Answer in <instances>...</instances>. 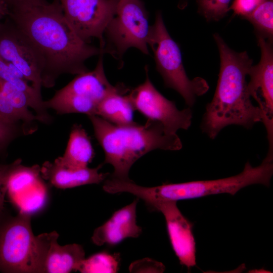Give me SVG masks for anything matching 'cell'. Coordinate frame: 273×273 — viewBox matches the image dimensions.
I'll use <instances>...</instances> for the list:
<instances>
[{"label": "cell", "mask_w": 273, "mask_h": 273, "mask_svg": "<svg viewBox=\"0 0 273 273\" xmlns=\"http://www.w3.org/2000/svg\"><path fill=\"white\" fill-rule=\"evenodd\" d=\"M8 17L41 56L44 64L42 85L46 87H53L61 74L77 75L88 71L85 61L106 53L77 35L66 19L59 0L11 11Z\"/></svg>", "instance_id": "obj_1"}, {"label": "cell", "mask_w": 273, "mask_h": 273, "mask_svg": "<svg viewBox=\"0 0 273 273\" xmlns=\"http://www.w3.org/2000/svg\"><path fill=\"white\" fill-rule=\"evenodd\" d=\"M213 37L219 53L220 70L215 92L200 125L202 132L212 140L229 125L251 129L262 121L261 111L252 103L247 90L246 77L252 60L246 51L231 49L219 34Z\"/></svg>", "instance_id": "obj_2"}, {"label": "cell", "mask_w": 273, "mask_h": 273, "mask_svg": "<svg viewBox=\"0 0 273 273\" xmlns=\"http://www.w3.org/2000/svg\"><path fill=\"white\" fill-rule=\"evenodd\" d=\"M95 136L105 154L104 164L114 169L110 177L129 180V171L141 157L156 149L177 151L182 143L176 133L168 131L160 122L148 120L144 124L135 122L117 125L103 118L88 116Z\"/></svg>", "instance_id": "obj_3"}, {"label": "cell", "mask_w": 273, "mask_h": 273, "mask_svg": "<svg viewBox=\"0 0 273 273\" xmlns=\"http://www.w3.org/2000/svg\"><path fill=\"white\" fill-rule=\"evenodd\" d=\"M273 174V158L265 157L260 165L253 167L247 162L243 170L236 175L209 180L181 183H164L147 187L132 180L120 181L116 185L118 193H128L141 199L150 207L160 202L196 199L209 195L228 193L235 195L241 189L254 184L270 185Z\"/></svg>", "instance_id": "obj_4"}, {"label": "cell", "mask_w": 273, "mask_h": 273, "mask_svg": "<svg viewBox=\"0 0 273 273\" xmlns=\"http://www.w3.org/2000/svg\"><path fill=\"white\" fill-rule=\"evenodd\" d=\"M30 220L26 211L0 220L1 271L42 273V240L33 234Z\"/></svg>", "instance_id": "obj_5"}, {"label": "cell", "mask_w": 273, "mask_h": 273, "mask_svg": "<svg viewBox=\"0 0 273 273\" xmlns=\"http://www.w3.org/2000/svg\"><path fill=\"white\" fill-rule=\"evenodd\" d=\"M148 46L154 53L156 69L165 87L175 90L188 107H192L196 98L207 92L209 85L202 78L190 79L188 77L179 48L169 35L160 12L156 14L154 24L151 26Z\"/></svg>", "instance_id": "obj_6"}, {"label": "cell", "mask_w": 273, "mask_h": 273, "mask_svg": "<svg viewBox=\"0 0 273 273\" xmlns=\"http://www.w3.org/2000/svg\"><path fill=\"white\" fill-rule=\"evenodd\" d=\"M103 54L100 55L95 68L76 75L65 86L57 91L50 100L44 101L46 108L59 114L82 113L96 115L102 100L115 86L108 80L103 66Z\"/></svg>", "instance_id": "obj_7"}, {"label": "cell", "mask_w": 273, "mask_h": 273, "mask_svg": "<svg viewBox=\"0 0 273 273\" xmlns=\"http://www.w3.org/2000/svg\"><path fill=\"white\" fill-rule=\"evenodd\" d=\"M151 30L148 14L142 1L118 0L115 15L104 32L108 41L104 48L106 53L120 58L133 47L149 55Z\"/></svg>", "instance_id": "obj_8"}, {"label": "cell", "mask_w": 273, "mask_h": 273, "mask_svg": "<svg viewBox=\"0 0 273 273\" xmlns=\"http://www.w3.org/2000/svg\"><path fill=\"white\" fill-rule=\"evenodd\" d=\"M145 71V81L128 93L134 110L148 120L161 123L171 133H176L180 129H188L192 123L191 108L178 109L173 101L166 99L152 84L147 66Z\"/></svg>", "instance_id": "obj_9"}, {"label": "cell", "mask_w": 273, "mask_h": 273, "mask_svg": "<svg viewBox=\"0 0 273 273\" xmlns=\"http://www.w3.org/2000/svg\"><path fill=\"white\" fill-rule=\"evenodd\" d=\"M0 57L17 67L31 86L41 93L43 59L25 34L10 19L0 22Z\"/></svg>", "instance_id": "obj_10"}, {"label": "cell", "mask_w": 273, "mask_h": 273, "mask_svg": "<svg viewBox=\"0 0 273 273\" xmlns=\"http://www.w3.org/2000/svg\"><path fill=\"white\" fill-rule=\"evenodd\" d=\"M64 15L75 33L87 42L100 41L104 50L105 30L114 17L118 0H59Z\"/></svg>", "instance_id": "obj_11"}, {"label": "cell", "mask_w": 273, "mask_h": 273, "mask_svg": "<svg viewBox=\"0 0 273 273\" xmlns=\"http://www.w3.org/2000/svg\"><path fill=\"white\" fill-rule=\"evenodd\" d=\"M261 58L252 65L248 73L247 90L257 102L262 114V122L267 133L268 147L273 146V50L272 42L257 35Z\"/></svg>", "instance_id": "obj_12"}, {"label": "cell", "mask_w": 273, "mask_h": 273, "mask_svg": "<svg viewBox=\"0 0 273 273\" xmlns=\"http://www.w3.org/2000/svg\"><path fill=\"white\" fill-rule=\"evenodd\" d=\"M175 201L155 203L149 208L161 212L164 216L169 241L179 263L188 270L196 265V242L193 223L185 217Z\"/></svg>", "instance_id": "obj_13"}, {"label": "cell", "mask_w": 273, "mask_h": 273, "mask_svg": "<svg viewBox=\"0 0 273 273\" xmlns=\"http://www.w3.org/2000/svg\"><path fill=\"white\" fill-rule=\"evenodd\" d=\"M56 231L40 234L43 247L42 270L45 273H68L78 269L85 258L83 247L77 244L61 246Z\"/></svg>", "instance_id": "obj_14"}, {"label": "cell", "mask_w": 273, "mask_h": 273, "mask_svg": "<svg viewBox=\"0 0 273 273\" xmlns=\"http://www.w3.org/2000/svg\"><path fill=\"white\" fill-rule=\"evenodd\" d=\"M139 199L115 211L111 217L94 231L93 242L97 246L116 245L125 239L138 238L142 229L136 223V208Z\"/></svg>", "instance_id": "obj_15"}, {"label": "cell", "mask_w": 273, "mask_h": 273, "mask_svg": "<svg viewBox=\"0 0 273 273\" xmlns=\"http://www.w3.org/2000/svg\"><path fill=\"white\" fill-rule=\"evenodd\" d=\"M102 164L96 168L88 167L79 169L66 168L55 161H46L40 167L42 177L59 189H68L103 182L109 175L99 171Z\"/></svg>", "instance_id": "obj_16"}, {"label": "cell", "mask_w": 273, "mask_h": 273, "mask_svg": "<svg viewBox=\"0 0 273 273\" xmlns=\"http://www.w3.org/2000/svg\"><path fill=\"white\" fill-rule=\"evenodd\" d=\"M95 157V151L89 136L81 125L72 126L64 155L55 161L72 169L87 167Z\"/></svg>", "instance_id": "obj_17"}, {"label": "cell", "mask_w": 273, "mask_h": 273, "mask_svg": "<svg viewBox=\"0 0 273 273\" xmlns=\"http://www.w3.org/2000/svg\"><path fill=\"white\" fill-rule=\"evenodd\" d=\"M129 90L123 84L115 85L114 89L100 103L96 115L117 125L134 122L135 110L127 94Z\"/></svg>", "instance_id": "obj_18"}, {"label": "cell", "mask_w": 273, "mask_h": 273, "mask_svg": "<svg viewBox=\"0 0 273 273\" xmlns=\"http://www.w3.org/2000/svg\"><path fill=\"white\" fill-rule=\"evenodd\" d=\"M0 79L12 84L23 92L28 97L30 107L36 112L38 120L47 122L50 120L47 109L42 99L41 93L34 88L26 80L16 76L8 64L0 57Z\"/></svg>", "instance_id": "obj_19"}, {"label": "cell", "mask_w": 273, "mask_h": 273, "mask_svg": "<svg viewBox=\"0 0 273 273\" xmlns=\"http://www.w3.org/2000/svg\"><path fill=\"white\" fill-rule=\"evenodd\" d=\"M254 26L256 35L272 42L273 36V1L265 0L243 18Z\"/></svg>", "instance_id": "obj_20"}, {"label": "cell", "mask_w": 273, "mask_h": 273, "mask_svg": "<svg viewBox=\"0 0 273 273\" xmlns=\"http://www.w3.org/2000/svg\"><path fill=\"white\" fill-rule=\"evenodd\" d=\"M40 174V167L38 165L26 167L19 164L9 177L7 192L12 195L21 193L35 184Z\"/></svg>", "instance_id": "obj_21"}, {"label": "cell", "mask_w": 273, "mask_h": 273, "mask_svg": "<svg viewBox=\"0 0 273 273\" xmlns=\"http://www.w3.org/2000/svg\"><path fill=\"white\" fill-rule=\"evenodd\" d=\"M120 260L119 254L99 252L84 258L78 271L82 273H115L119 269Z\"/></svg>", "instance_id": "obj_22"}, {"label": "cell", "mask_w": 273, "mask_h": 273, "mask_svg": "<svg viewBox=\"0 0 273 273\" xmlns=\"http://www.w3.org/2000/svg\"><path fill=\"white\" fill-rule=\"evenodd\" d=\"M231 0H197L198 11L207 21H218L229 11Z\"/></svg>", "instance_id": "obj_23"}, {"label": "cell", "mask_w": 273, "mask_h": 273, "mask_svg": "<svg viewBox=\"0 0 273 273\" xmlns=\"http://www.w3.org/2000/svg\"><path fill=\"white\" fill-rule=\"evenodd\" d=\"M165 268L161 262L151 258H144L132 263L129 270L131 272H162Z\"/></svg>", "instance_id": "obj_24"}, {"label": "cell", "mask_w": 273, "mask_h": 273, "mask_svg": "<svg viewBox=\"0 0 273 273\" xmlns=\"http://www.w3.org/2000/svg\"><path fill=\"white\" fill-rule=\"evenodd\" d=\"M21 161L19 159L9 164H0V215L4 207L9 177L16 166L21 163Z\"/></svg>", "instance_id": "obj_25"}, {"label": "cell", "mask_w": 273, "mask_h": 273, "mask_svg": "<svg viewBox=\"0 0 273 273\" xmlns=\"http://www.w3.org/2000/svg\"><path fill=\"white\" fill-rule=\"evenodd\" d=\"M265 0H234L229 7V11L232 10L234 14L242 18L248 15Z\"/></svg>", "instance_id": "obj_26"}, {"label": "cell", "mask_w": 273, "mask_h": 273, "mask_svg": "<svg viewBox=\"0 0 273 273\" xmlns=\"http://www.w3.org/2000/svg\"><path fill=\"white\" fill-rule=\"evenodd\" d=\"M15 124H11L0 116V145H6L15 135Z\"/></svg>", "instance_id": "obj_27"}, {"label": "cell", "mask_w": 273, "mask_h": 273, "mask_svg": "<svg viewBox=\"0 0 273 273\" xmlns=\"http://www.w3.org/2000/svg\"><path fill=\"white\" fill-rule=\"evenodd\" d=\"M8 6L10 12L44 5L48 2L46 0H5Z\"/></svg>", "instance_id": "obj_28"}, {"label": "cell", "mask_w": 273, "mask_h": 273, "mask_svg": "<svg viewBox=\"0 0 273 273\" xmlns=\"http://www.w3.org/2000/svg\"><path fill=\"white\" fill-rule=\"evenodd\" d=\"M10 9L5 0H0V20L5 17H8Z\"/></svg>", "instance_id": "obj_29"}, {"label": "cell", "mask_w": 273, "mask_h": 273, "mask_svg": "<svg viewBox=\"0 0 273 273\" xmlns=\"http://www.w3.org/2000/svg\"><path fill=\"white\" fill-rule=\"evenodd\" d=\"M187 2V0H184L183 3L180 5V7L181 8H183L186 6V2Z\"/></svg>", "instance_id": "obj_30"}, {"label": "cell", "mask_w": 273, "mask_h": 273, "mask_svg": "<svg viewBox=\"0 0 273 273\" xmlns=\"http://www.w3.org/2000/svg\"><path fill=\"white\" fill-rule=\"evenodd\" d=\"M2 148H3V146L0 145V150H1V149H2Z\"/></svg>", "instance_id": "obj_31"}]
</instances>
